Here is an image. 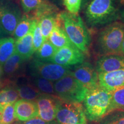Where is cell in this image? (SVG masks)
Wrapping results in <instances>:
<instances>
[{"label":"cell","instance_id":"cell-19","mask_svg":"<svg viewBox=\"0 0 124 124\" xmlns=\"http://www.w3.org/2000/svg\"><path fill=\"white\" fill-rule=\"evenodd\" d=\"M25 61L17 52H15L3 64L4 73L8 77H12L18 73Z\"/></svg>","mask_w":124,"mask_h":124},{"label":"cell","instance_id":"cell-5","mask_svg":"<svg viewBox=\"0 0 124 124\" xmlns=\"http://www.w3.org/2000/svg\"><path fill=\"white\" fill-rule=\"evenodd\" d=\"M56 96L62 102L80 103L84 100L87 90L70 72L54 83Z\"/></svg>","mask_w":124,"mask_h":124},{"label":"cell","instance_id":"cell-26","mask_svg":"<svg viewBox=\"0 0 124 124\" xmlns=\"http://www.w3.org/2000/svg\"><path fill=\"white\" fill-rule=\"evenodd\" d=\"M31 82L42 94L56 95L54 87V82L38 77H32Z\"/></svg>","mask_w":124,"mask_h":124},{"label":"cell","instance_id":"cell-36","mask_svg":"<svg viewBox=\"0 0 124 124\" xmlns=\"http://www.w3.org/2000/svg\"><path fill=\"white\" fill-rule=\"evenodd\" d=\"M119 17H120V20H121V22L124 24V8L119 13Z\"/></svg>","mask_w":124,"mask_h":124},{"label":"cell","instance_id":"cell-39","mask_svg":"<svg viewBox=\"0 0 124 124\" xmlns=\"http://www.w3.org/2000/svg\"><path fill=\"white\" fill-rule=\"evenodd\" d=\"M3 74H4V71H3V68L2 65L0 64V78L2 77Z\"/></svg>","mask_w":124,"mask_h":124},{"label":"cell","instance_id":"cell-11","mask_svg":"<svg viewBox=\"0 0 124 124\" xmlns=\"http://www.w3.org/2000/svg\"><path fill=\"white\" fill-rule=\"evenodd\" d=\"M71 74L79 82L89 90L98 86V74L90 62H83L72 69Z\"/></svg>","mask_w":124,"mask_h":124},{"label":"cell","instance_id":"cell-41","mask_svg":"<svg viewBox=\"0 0 124 124\" xmlns=\"http://www.w3.org/2000/svg\"><path fill=\"white\" fill-rule=\"evenodd\" d=\"M2 110H3V106L1 104H0V118H1V116H2Z\"/></svg>","mask_w":124,"mask_h":124},{"label":"cell","instance_id":"cell-21","mask_svg":"<svg viewBox=\"0 0 124 124\" xmlns=\"http://www.w3.org/2000/svg\"><path fill=\"white\" fill-rule=\"evenodd\" d=\"M19 98L15 83L11 82L0 90V104L2 106L8 103H15Z\"/></svg>","mask_w":124,"mask_h":124},{"label":"cell","instance_id":"cell-32","mask_svg":"<svg viewBox=\"0 0 124 124\" xmlns=\"http://www.w3.org/2000/svg\"><path fill=\"white\" fill-rule=\"evenodd\" d=\"M16 124H57L55 121L52 122H47L46 121L42 120L39 117L34 118L30 120L27 121L17 122Z\"/></svg>","mask_w":124,"mask_h":124},{"label":"cell","instance_id":"cell-16","mask_svg":"<svg viewBox=\"0 0 124 124\" xmlns=\"http://www.w3.org/2000/svg\"><path fill=\"white\" fill-rule=\"evenodd\" d=\"M34 28L27 35L15 42V52L19 54L25 61L29 59L35 53L33 47Z\"/></svg>","mask_w":124,"mask_h":124},{"label":"cell","instance_id":"cell-17","mask_svg":"<svg viewBox=\"0 0 124 124\" xmlns=\"http://www.w3.org/2000/svg\"><path fill=\"white\" fill-rule=\"evenodd\" d=\"M37 22L38 21L33 20L29 13H25L22 15L14 31V39L17 40L27 35L35 27Z\"/></svg>","mask_w":124,"mask_h":124},{"label":"cell","instance_id":"cell-13","mask_svg":"<svg viewBox=\"0 0 124 124\" xmlns=\"http://www.w3.org/2000/svg\"><path fill=\"white\" fill-rule=\"evenodd\" d=\"M98 84L101 87L110 92L124 87V69L98 74Z\"/></svg>","mask_w":124,"mask_h":124},{"label":"cell","instance_id":"cell-38","mask_svg":"<svg viewBox=\"0 0 124 124\" xmlns=\"http://www.w3.org/2000/svg\"><path fill=\"white\" fill-rule=\"evenodd\" d=\"M120 54L124 56V39L123 41H122L121 46V50H120Z\"/></svg>","mask_w":124,"mask_h":124},{"label":"cell","instance_id":"cell-20","mask_svg":"<svg viewBox=\"0 0 124 124\" xmlns=\"http://www.w3.org/2000/svg\"><path fill=\"white\" fill-rule=\"evenodd\" d=\"M58 13V8L55 5L49 1L43 0L39 7L29 14L33 20L39 21L44 17Z\"/></svg>","mask_w":124,"mask_h":124},{"label":"cell","instance_id":"cell-35","mask_svg":"<svg viewBox=\"0 0 124 124\" xmlns=\"http://www.w3.org/2000/svg\"><path fill=\"white\" fill-rule=\"evenodd\" d=\"M6 35H7V33L5 32L4 29H2V28L1 27V25H0V39L5 38V36Z\"/></svg>","mask_w":124,"mask_h":124},{"label":"cell","instance_id":"cell-28","mask_svg":"<svg viewBox=\"0 0 124 124\" xmlns=\"http://www.w3.org/2000/svg\"><path fill=\"white\" fill-rule=\"evenodd\" d=\"M15 103H8L3 106L0 124H12L15 120Z\"/></svg>","mask_w":124,"mask_h":124},{"label":"cell","instance_id":"cell-18","mask_svg":"<svg viewBox=\"0 0 124 124\" xmlns=\"http://www.w3.org/2000/svg\"><path fill=\"white\" fill-rule=\"evenodd\" d=\"M15 85L19 97L23 100L36 101L42 94L31 82L26 81Z\"/></svg>","mask_w":124,"mask_h":124},{"label":"cell","instance_id":"cell-6","mask_svg":"<svg viewBox=\"0 0 124 124\" xmlns=\"http://www.w3.org/2000/svg\"><path fill=\"white\" fill-rule=\"evenodd\" d=\"M29 70L31 77H41L55 82L71 72L72 68L33 58L30 62Z\"/></svg>","mask_w":124,"mask_h":124},{"label":"cell","instance_id":"cell-8","mask_svg":"<svg viewBox=\"0 0 124 124\" xmlns=\"http://www.w3.org/2000/svg\"><path fill=\"white\" fill-rule=\"evenodd\" d=\"M57 124H87L84 108L80 103L62 102L55 117Z\"/></svg>","mask_w":124,"mask_h":124},{"label":"cell","instance_id":"cell-3","mask_svg":"<svg viewBox=\"0 0 124 124\" xmlns=\"http://www.w3.org/2000/svg\"><path fill=\"white\" fill-rule=\"evenodd\" d=\"M124 39V24L114 21L107 25L98 34L95 51L100 56L120 54Z\"/></svg>","mask_w":124,"mask_h":124},{"label":"cell","instance_id":"cell-1","mask_svg":"<svg viewBox=\"0 0 124 124\" xmlns=\"http://www.w3.org/2000/svg\"><path fill=\"white\" fill-rule=\"evenodd\" d=\"M117 2V0H90L84 8L87 27L97 29L116 21L119 17Z\"/></svg>","mask_w":124,"mask_h":124},{"label":"cell","instance_id":"cell-10","mask_svg":"<svg viewBox=\"0 0 124 124\" xmlns=\"http://www.w3.org/2000/svg\"><path fill=\"white\" fill-rule=\"evenodd\" d=\"M38 117L47 122L55 120L57 111L62 101L56 95L42 94L36 101Z\"/></svg>","mask_w":124,"mask_h":124},{"label":"cell","instance_id":"cell-27","mask_svg":"<svg viewBox=\"0 0 124 124\" xmlns=\"http://www.w3.org/2000/svg\"><path fill=\"white\" fill-rule=\"evenodd\" d=\"M98 124H124V111H115L105 116Z\"/></svg>","mask_w":124,"mask_h":124},{"label":"cell","instance_id":"cell-14","mask_svg":"<svg viewBox=\"0 0 124 124\" xmlns=\"http://www.w3.org/2000/svg\"><path fill=\"white\" fill-rule=\"evenodd\" d=\"M38 114L36 101L21 99L15 103V118L20 121H27L38 117Z\"/></svg>","mask_w":124,"mask_h":124},{"label":"cell","instance_id":"cell-29","mask_svg":"<svg viewBox=\"0 0 124 124\" xmlns=\"http://www.w3.org/2000/svg\"><path fill=\"white\" fill-rule=\"evenodd\" d=\"M45 40L41 33L39 22L38 21L36 24L33 31V47L35 52L40 48Z\"/></svg>","mask_w":124,"mask_h":124},{"label":"cell","instance_id":"cell-24","mask_svg":"<svg viewBox=\"0 0 124 124\" xmlns=\"http://www.w3.org/2000/svg\"><path fill=\"white\" fill-rule=\"evenodd\" d=\"M57 49H58L51 44L48 40H46L41 45L40 48L34 53V58L41 62H49L54 55Z\"/></svg>","mask_w":124,"mask_h":124},{"label":"cell","instance_id":"cell-9","mask_svg":"<svg viewBox=\"0 0 124 124\" xmlns=\"http://www.w3.org/2000/svg\"><path fill=\"white\" fill-rule=\"evenodd\" d=\"M85 60V54L75 46H64L57 49L49 62L63 66L72 67L82 64Z\"/></svg>","mask_w":124,"mask_h":124},{"label":"cell","instance_id":"cell-30","mask_svg":"<svg viewBox=\"0 0 124 124\" xmlns=\"http://www.w3.org/2000/svg\"><path fill=\"white\" fill-rule=\"evenodd\" d=\"M62 2L68 12L72 14H78L82 7V0H62Z\"/></svg>","mask_w":124,"mask_h":124},{"label":"cell","instance_id":"cell-7","mask_svg":"<svg viewBox=\"0 0 124 124\" xmlns=\"http://www.w3.org/2000/svg\"><path fill=\"white\" fill-rule=\"evenodd\" d=\"M21 16L20 8L12 0H0V25L7 35L13 36Z\"/></svg>","mask_w":124,"mask_h":124},{"label":"cell","instance_id":"cell-37","mask_svg":"<svg viewBox=\"0 0 124 124\" xmlns=\"http://www.w3.org/2000/svg\"><path fill=\"white\" fill-rule=\"evenodd\" d=\"M90 0H82V7L81 8L82 9H84L85 7H86V5L87 4V3L89 2Z\"/></svg>","mask_w":124,"mask_h":124},{"label":"cell","instance_id":"cell-2","mask_svg":"<svg viewBox=\"0 0 124 124\" xmlns=\"http://www.w3.org/2000/svg\"><path fill=\"white\" fill-rule=\"evenodd\" d=\"M57 17L71 43L83 54H87L91 45V36L83 20L78 14L59 12Z\"/></svg>","mask_w":124,"mask_h":124},{"label":"cell","instance_id":"cell-25","mask_svg":"<svg viewBox=\"0 0 124 124\" xmlns=\"http://www.w3.org/2000/svg\"><path fill=\"white\" fill-rule=\"evenodd\" d=\"M57 15L58 13L44 17L38 21L41 33L45 41L48 39L49 36L55 27Z\"/></svg>","mask_w":124,"mask_h":124},{"label":"cell","instance_id":"cell-40","mask_svg":"<svg viewBox=\"0 0 124 124\" xmlns=\"http://www.w3.org/2000/svg\"><path fill=\"white\" fill-rule=\"evenodd\" d=\"M117 2L120 5H124V0H117Z\"/></svg>","mask_w":124,"mask_h":124},{"label":"cell","instance_id":"cell-12","mask_svg":"<svg viewBox=\"0 0 124 124\" xmlns=\"http://www.w3.org/2000/svg\"><path fill=\"white\" fill-rule=\"evenodd\" d=\"M95 69L98 74L124 69V56L121 54L101 56L95 62Z\"/></svg>","mask_w":124,"mask_h":124},{"label":"cell","instance_id":"cell-4","mask_svg":"<svg viewBox=\"0 0 124 124\" xmlns=\"http://www.w3.org/2000/svg\"><path fill=\"white\" fill-rule=\"evenodd\" d=\"M112 92L100 86L87 90L83 100L85 114L90 121H100L106 116Z\"/></svg>","mask_w":124,"mask_h":124},{"label":"cell","instance_id":"cell-31","mask_svg":"<svg viewBox=\"0 0 124 124\" xmlns=\"http://www.w3.org/2000/svg\"><path fill=\"white\" fill-rule=\"evenodd\" d=\"M25 13H30L36 10L43 2V0H20Z\"/></svg>","mask_w":124,"mask_h":124},{"label":"cell","instance_id":"cell-15","mask_svg":"<svg viewBox=\"0 0 124 124\" xmlns=\"http://www.w3.org/2000/svg\"><path fill=\"white\" fill-rule=\"evenodd\" d=\"M48 40L57 49L64 46H75L71 43L69 37L67 35L58 17H56V21L55 27Z\"/></svg>","mask_w":124,"mask_h":124},{"label":"cell","instance_id":"cell-34","mask_svg":"<svg viewBox=\"0 0 124 124\" xmlns=\"http://www.w3.org/2000/svg\"><path fill=\"white\" fill-rule=\"evenodd\" d=\"M50 1H51V2H52V4L55 5L56 6L58 5V6H59V7H60L62 5H63L62 0H50Z\"/></svg>","mask_w":124,"mask_h":124},{"label":"cell","instance_id":"cell-22","mask_svg":"<svg viewBox=\"0 0 124 124\" xmlns=\"http://www.w3.org/2000/svg\"><path fill=\"white\" fill-rule=\"evenodd\" d=\"M15 42L13 38L0 39V64L2 66L15 52Z\"/></svg>","mask_w":124,"mask_h":124},{"label":"cell","instance_id":"cell-42","mask_svg":"<svg viewBox=\"0 0 124 124\" xmlns=\"http://www.w3.org/2000/svg\"><path fill=\"white\" fill-rule=\"evenodd\" d=\"M46 1H49V0H46Z\"/></svg>","mask_w":124,"mask_h":124},{"label":"cell","instance_id":"cell-33","mask_svg":"<svg viewBox=\"0 0 124 124\" xmlns=\"http://www.w3.org/2000/svg\"><path fill=\"white\" fill-rule=\"evenodd\" d=\"M11 81L8 79H3L2 77L0 78V90L2 89L3 88L5 87L6 86L8 85L11 83Z\"/></svg>","mask_w":124,"mask_h":124},{"label":"cell","instance_id":"cell-23","mask_svg":"<svg viewBox=\"0 0 124 124\" xmlns=\"http://www.w3.org/2000/svg\"><path fill=\"white\" fill-rule=\"evenodd\" d=\"M115 111H124V87L112 92L110 103L106 115Z\"/></svg>","mask_w":124,"mask_h":124}]
</instances>
